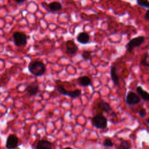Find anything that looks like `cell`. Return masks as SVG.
Here are the masks:
<instances>
[{
  "label": "cell",
  "instance_id": "obj_1",
  "mask_svg": "<svg viewBox=\"0 0 149 149\" xmlns=\"http://www.w3.org/2000/svg\"><path fill=\"white\" fill-rule=\"evenodd\" d=\"M28 69L30 73L36 76H41L46 72L45 64L38 61H32L28 65Z\"/></svg>",
  "mask_w": 149,
  "mask_h": 149
},
{
  "label": "cell",
  "instance_id": "obj_2",
  "mask_svg": "<svg viewBox=\"0 0 149 149\" xmlns=\"http://www.w3.org/2000/svg\"><path fill=\"white\" fill-rule=\"evenodd\" d=\"M92 125L98 129H105L107 127L108 120L102 113L94 115L91 119Z\"/></svg>",
  "mask_w": 149,
  "mask_h": 149
},
{
  "label": "cell",
  "instance_id": "obj_3",
  "mask_svg": "<svg viewBox=\"0 0 149 149\" xmlns=\"http://www.w3.org/2000/svg\"><path fill=\"white\" fill-rule=\"evenodd\" d=\"M56 89L57 91L61 94L73 98H75L79 97L81 94V90L80 89H76L72 91H68L66 90L63 86L61 84H57L56 86Z\"/></svg>",
  "mask_w": 149,
  "mask_h": 149
},
{
  "label": "cell",
  "instance_id": "obj_4",
  "mask_svg": "<svg viewBox=\"0 0 149 149\" xmlns=\"http://www.w3.org/2000/svg\"><path fill=\"white\" fill-rule=\"evenodd\" d=\"M13 40L16 47L25 46L27 43V35L21 31H15L13 34Z\"/></svg>",
  "mask_w": 149,
  "mask_h": 149
},
{
  "label": "cell",
  "instance_id": "obj_5",
  "mask_svg": "<svg viewBox=\"0 0 149 149\" xmlns=\"http://www.w3.org/2000/svg\"><path fill=\"white\" fill-rule=\"evenodd\" d=\"M145 37L143 36H137L130 40L126 45V49L129 52H131L132 50L136 47H139L144 41Z\"/></svg>",
  "mask_w": 149,
  "mask_h": 149
},
{
  "label": "cell",
  "instance_id": "obj_6",
  "mask_svg": "<svg viewBox=\"0 0 149 149\" xmlns=\"http://www.w3.org/2000/svg\"><path fill=\"white\" fill-rule=\"evenodd\" d=\"M66 51L65 53L70 56H73L78 51V47L76 44L72 40H69L66 41Z\"/></svg>",
  "mask_w": 149,
  "mask_h": 149
},
{
  "label": "cell",
  "instance_id": "obj_7",
  "mask_svg": "<svg viewBox=\"0 0 149 149\" xmlns=\"http://www.w3.org/2000/svg\"><path fill=\"white\" fill-rule=\"evenodd\" d=\"M19 139L15 134H9L6 139L5 147L6 149H15L18 146Z\"/></svg>",
  "mask_w": 149,
  "mask_h": 149
},
{
  "label": "cell",
  "instance_id": "obj_8",
  "mask_svg": "<svg viewBox=\"0 0 149 149\" xmlns=\"http://www.w3.org/2000/svg\"><path fill=\"white\" fill-rule=\"evenodd\" d=\"M140 102L139 96L132 91H129L126 97V102L129 105H134Z\"/></svg>",
  "mask_w": 149,
  "mask_h": 149
},
{
  "label": "cell",
  "instance_id": "obj_9",
  "mask_svg": "<svg viewBox=\"0 0 149 149\" xmlns=\"http://www.w3.org/2000/svg\"><path fill=\"white\" fill-rule=\"evenodd\" d=\"M26 90L29 96H34L39 92V85L37 82H33L27 86Z\"/></svg>",
  "mask_w": 149,
  "mask_h": 149
},
{
  "label": "cell",
  "instance_id": "obj_10",
  "mask_svg": "<svg viewBox=\"0 0 149 149\" xmlns=\"http://www.w3.org/2000/svg\"><path fill=\"white\" fill-rule=\"evenodd\" d=\"M77 41L83 44H86L90 41V36L86 32H80L76 37Z\"/></svg>",
  "mask_w": 149,
  "mask_h": 149
},
{
  "label": "cell",
  "instance_id": "obj_11",
  "mask_svg": "<svg viewBox=\"0 0 149 149\" xmlns=\"http://www.w3.org/2000/svg\"><path fill=\"white\" fill-rule=\"evenodd\" d=\"M36 149H52V144L48 140H41L38 142Z\"/></svg>",
  "mask_w": 149,
  "mask_h": 149
},
{
  "label": "cell",
  "instance_id": "obj_12",
  "mask_svg": "<svg viewBox=\"0 0 149 149\" xmlns=\"http://www.w3.org/2000/svg\"><path fill=\"white\" fill-rule=\"evenodd\" d=\"M97 107L100 109L102 112H108L112 111V108L111 107L109 104L104 100H101L98 102Z\"/></svg>",
  "mask_w": 149,
  "mask_h": 149
},
{
  "label": "cell",
  "instance_id": "obj_13",
  "mask_svg": "<svg viewBox=\"0 0 149 149\" xmlns=\"http://www.w3.org/2000/svg\"><path fill=\"white\" fill-rule=\"evenodd\" d=\"M137 93L141 97V98L144 101H149V94L148 93L144 90L143 87L140 86H139L136 87Z\"/></svg>",
  "mask_w": 149,
  "mask_h": 149
},
{
  "label": "cell",
  "instance_id": "obj_14",
  "mask_svg": "<svg viewBox=\"0 0 149 149\" xmlns=\"http://www.w3.org/2000/svg\"><path fill=\"white\" fill-rule=\"evenodd\" d=\"M110 75L111 79L115 86H119V78L116 73V68L115 66H112L110 70Z\"/></svg>",
  "mask_w": 149,
  "mask_h": 149
},
{
  "label": "cell",
  "instance_id": "obj_15",
  "mask_svg": "<svg viewBox=\"0 0 149 149\" xmlns=\"http://www.w3.org/2000/svg\"><path fill=\"white\" fill-rule=\"evenodd\" d=\"M78 83L83 87H87L91 84V80L90 77H88L87 76H83L81 77H79L77 79Z\"/></svg>",
  "mask_w": 149,
  "mask_h": 149
},
{
  "label": "cell",
  "instance_id": "obj_16",
  "mask_svg": "<svg viewBox=\"0 0 149 149\" xmlns=\"http://www.w3.org/2000/svg\"><path fill=\"white\" fill-rule=\"evenodd\" d=\"M48 7L51 11H57V10H61L62 8V5L59 2L54 1L49 3L48 4Z\"/></svg>",
  "mask_w": 149,
  "mask_h": 149
},
{
  "label": "cell",
  "instance_id": "obj_17",
  "mask_svg": "<svg viewBox=\"0 0 149 149\" xmlns=\"http://www.w3.org/2000/svg\"><path fill=\"white\" fill-rule=\"evenodd\" d=\"M81 56L84 60H91L92 59V55L91 51L88 50H84L81 53Z\"/></svg>",
  "mask_w": 149,
  "mask_h": 149
},
{
  "label": "cell",
  "instance_id": "obj_18",
  "mask_svg": "<svg viewBox=\"0 0 149 149\" xmlns=\"http://www.w3.org/2000/svg\"><path fill=\"white\" fill-rule=\"evenodd\" d=\"M130 143L126 140H123L120 142L119 146V149H130Z\"/></svg>",
  "mask_w": 149,
  "mask_h": 149
},
{
  "label": "cell",
  "instance_id": "obj_19",
  "mask_svg": "<svg viewBox=\"0 0 149 149\" xmlns=\"http://www.w3.org/2000/svg\"><path fill=\"white\" fill-rule=\"evenodd\" d=\"M137 5L146 8H149V1L148 0H138L136 1Z\"/></svg>",
  "mask_w": 149,
  "mask_h": 149
},
{
  "label": "cell",
  "instance_id": "obj_20",
  "mask_svg": "<svg viewBox=\"0 0 149 149\" xmlns=\"http://www.w3.org/2000/svg\"><path fill=\"white\" fill-rule=\"evenodd\" d=\"M147 57H148V52H146L144 55V56H143V58L141 59V62H140V64L141 65H143L145 67H148L149 66V64L147 62Z\"/></svg>",
  "mask_w": 149,
  "mask_h": 149
},
{
  "label": "cell",
  "instance_id": "obj_21",
  "mask_svg": "<svg viewBox=\"0 0 149 149\" xmlns=\"http://www.w3.org/2000/svg\"><path fill=\"white\" fill-rule=\"evenodd\" d=\"M103 146L107 147H112L113 146V143L109 138H105L103 141Z\"/></svg>",
  "mask_w": 149,
  "mask_h": 149
},
{
  "label": "cell",
  "instance_id": "obj_22",
  "mask_svg": "<svg viewBox=\"0 0 149 149\" xmlns=\"http://www.w3.org/2000/svg\"><path fill=\"white\" fill-rule=\"evenodd\" d=\"M139 115L141 117V118H144L146 115H147V111L145 108H142L139 111Z\"/></svg>",
  "mask_w": 149,
  "mask_h": 149
},
{
  "label": "cell",
  "instance_id": "obj_23",
  "mask_svg": "<svg viewBox=\"0 0 149 149\" xmlns=\"http://www.w3.org/2000/svg\"><path fill=\"white\" fill-rule=\"evenodd\" d=\"M144 19L146 20H149V9H148L146 12V14L144 15Z\"/></svg>",
  "mask_w": 149,
  "mask_h": 149
},
{
  "label": "cell",
  "instance_id": "obj_24",
  "mask_svg": "<svg viewBox=\"0 0 149 149\" xmlns=\"http://www.w3.org/2000/svg\"><path fill=\"white\" fill-rule=\"evenodd\" d=\"M25 2L24 0H19V1H15V2L17 4V5H20L23 3H24Z\"/></svg>",
  "mask_w": 149,
  "mask_h": 149
},
{
  "label": "cell",
  "instance_id": "obj_25",
  "mask_svg": "<svg viewBox=\"0 0 149 149\" xmlns=\"http://www.w3.org/2000/svg\"><path fill=\"white\" fill-rule=\"evenodd\" d=\"M64 149H72V148H70V147H66V148H64Z\"/></svg>",
  "mask_w": 149,
  "mask_h": 149
}]
</instances>
